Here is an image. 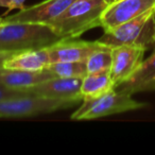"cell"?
<instances>
[{"instance_id": "6da1fadb", "label": "cell", "mask_w": 155, "mask_h": 155, "mask_svg": "<svg viewBox=\"0 0 155 155\" xmlns=\"http://www.w3.org/2000/svg\"><path fill=\"white\" fill-rule=\"evenodd\" d=\"M107 7L104 0H75L48 25L62 39L78 38L101 27L102 14Z\"/></svg>"}, {"instance_id": "7a4b0ae2", "label": "cell", "mask_w": 155, "mask_h": 155, "mask_svg": "<svg viewBox=\"0 0 155 155\" xmlns=\"http://www.w3.org/2000/svg\"><path fill=\"white\" fill-rule=\"evenodd\" d=\"M61 41L63 39L47 24L5 21L0 26V51L41 49Z\"/></svg>"}, {"instance_id": "3957f363", "label": "cell", "mask_w": 155, "mask_h": 155, "mask_svg": "<svg viewBox=\"0 0 155 155\" xmlns=\"http://www.w3.org/2000/svg\"><path fill=\"white\" fill-rule=\"evenodd\" d=\"M97 41L110 48L130 45L148 49L149 46L155 43V9L104 32Z\"/></svg>"}, {"instance_id": "277c9868", "label": "cell", "mask_w": 155, "mask_h": 155, "mask_svg": "<svg viewBox=\"0 0 155 155\" xmlns=\"http://www.w3.org/2000/svg\"><path fill=\"white\" fill-rule=\"evenodd\" d=\"M79 100L54 99L41 96L26 95L0 101V118H19L72 107Z\"/></svg>"}, {"instance_id": "5b68a950", "label": "cell", "mask_w": 155, "mask_h": 155, "mask_svg": "<svg viewBox=\"0 0 155 155\" xmlns=\"http://www.w3.org/2000/svg\"><path fill=\"white\" fill-rule=\"evenodd\" d=\"M146 48L122 45L112 48V66L110 75L115 87L127 81L143 61Z\"/></svg>"}, {"instance_id": "8992f818", "label": "cell", "mask_w": 155, "mask_h": 155, "mask_svg": "<svg viewBox=\"0 0 155 155\" xmlns=\"http://www.w3.org/2000/svg\"><path fill=\"white\" fill-rule=\"evenodd\" d=\"M147 105L148 104L144 102L134 100L130 94L116 91V88H114L98 98L93 107L82 117V120H91L115 114H121L129 110H140L147 107Z\"/></svg>"}, {"instance_id": "52a82bcc", "label": "cell", "mask_w": 155, "mask_h": 155, "mask_svg": "<svg viewBox=\"0 0 155 155\" xmlns=\"http://www.w3.org/2000/svg\"><path fill=\"white\" fill-rule=\"evenodd\" d=\"M153 9L155 0H118L103 12L101 27L107 32Z\"/></svg>"}, {"instance_id": "ba28073f", "label": "cell", "mask_w": 155, "mask_h": 155, "mask_svg": "<svg viewBox=\"0 0 155 155\" xmlns=\"http://www.w3.org/2000/svg\"><path fill=\"white\" fill-rule=\"evenodd\" d=\"M82 78H52L39 84L27 88L29 95L41 96L54 99L83 100L81 93Z\"/></svg>"}, {"instance_id": "9c48e42d", "label": "cell", "mask_w": 155, "mask_h": 155, "mask_svg": "<svg viewBox=\"0 0 155 155\" xmlns=\"http://www.w3.org/2000/svg\"><path fill=\"white\" fill-rule=\"evenodd\" d=\"M104 45L98 41H87L77 38L63 39L48 47L50 62H86L88 58Z\"/></svg>"}, {"instance_id": "30bf717a", "label": "cell", "mask_w": 155, "mask_h": 155, "mask_svg": "<svg viewBox=\"0 0 155 155\" xmlns=\"http://www.w3.org/2000/svg\"><path fill=\"white\" fill-rule=\"evenodd\" d=\"M75 0H46L38 5L25 8L18 13L5 16V22H38L49 24L62 14Z\"/></svg>"}, {"instance_id": "8fae6325", "label": "cell", "mask_w": 155, "mask_h": 155, "mask_svg": "<svg viewBox=\"0 0 155 155\" xmlns=\"http://www.w3.org/2000/svg\"><path fill=\"white\" fill-rule=\"evenodd\" d=\"M116 88L130 95L140 91H155V48L153 53L147 60L142 61L129 80Z\"/></svg>"}, {"instance_id": "7c38bea8", "label": "cell", "mask_w": 155, "mask_h": 155, "mask_svg": "<svg viewBox=\"0 0 155 155\" xmlns=\"http://www.w3.org/2000/svg\"><path fill=\"white\" fill-rule=\"evenodd\" d=\"M52 78L55 75L47 68L38 71L0 68V83L10 88L27 89Z\"/></svg>"}, {"instance_id": "4fadbf2b", "label": "cell", "mask_w": 155, "mask_h": 155, "mask_svg": "<svg viewBox=\"0 0 155 155\" xmlns=\"http://www.w3.org/2000/svg\"><path fill=\"white\" fill-rule=\"evenodd\" d=\"M48 48L25 50L13 53L3 64V68L17 70L38 71L47 68L50 64Z\"/></svg>"}, {"instance_id": "5bb4252c", "label": "cell", "mask_w": 155, "mask_h": 155, "mask_svg": "<svg viewBox=\"0 0 155 155\" xmlns=\"http://www.w3.org/2000/svg\"><path fill=\"white\" fill-rule=\"evenodd\" d=\"M116 88L110 79V71L87 73L82 81L81 93L84 97L99 98L112 89Z\"/></svg>"}, {"instance_id": "9a60e30c", "label": "cell", "mask_w": 155, "mask_h": 155, "mask_svg": "<svg viewBox=\"0 0 155 155\" xmlns=\"http://www.w3.org/2000/svg\"><path fill=\"white\" fill-rule=\"evenodd\" d=\"M47 69L58 78H84L87 74L86 62L50 63Z\"/></svg>"}, {"instance_id": "2e32d148", "label": "cell", "mask_w": 155, "mask_h": 155, "mask_svg": "<svg viewBox=\"0 0 155 155\" xmlns=\"http://www.w3.org/2000/svg\"><path fill=\"white\" fill-rule=\"evenodd\" d=\"M86 65L88 73L110 71L112 66V48L103 46L101 49L95 51L86 61Z\"/></svg>"}, {"instance_id": "e0dca14e", "label": "cell", "mask_w": 155, "mask_h": 155, "mask_svg": "<svg viewBox=\"0 0 155 155\" xmlns=\"http://www.w3.org/2000/svg\"><path fill=\"white\" fill-rule=\"evenodd\" d=\"M29 95L27 89H16V88H10L5 85L0 83V101L10 98L15 97H21V96Z\"/></svg>"}, {"instance_id": "ac0fdd59", "label": "cell", "mask_w": 155, "mask_h": 155, "mask_svg": "<svg viewBox=\"0 0 155 155\" xmlns=\"http://www.w3.org/2000/svg\"><path fill=\"white\" fill-rule=\"evenodd\" d=\"M25 1L26 0H0V7L7 8L8 12L15 9H18L20 11V10H24L26 8L25 7ZM8 12L5 14V16L8 14Z\"/></svg>"}, {"instance_id": "d6986e66", "label": "cell", "mask_w": 155, "mask_h": 155, "mask_svg": "<svg viewBox=\"0 0 155 155\" xmlns=\"http://www.w3.org/2000/svg\"><path fill=\"white\" fill-rule=\"evenodd\" d=\"M15 52H5V51H0V68H2L3 64L7 61V58H9Z\"/></svg>"}, {"instance_id": "ffe728a7", "label": "cell", "mask_w": 155, "mask_h": 155, "mask_svg": "<svg viewBox=\"0 0 155 155\" xmlns=\"http://www.w3.org/2000/svg\"><path fill=\"white\" fill-rule=\"evenodd\" d=\"M104 1H105L108 5H113V3L116 2V1H118V0H104Z\"/></svg>"}, {"instance_id": "44dd1931", "label": "cell", "mask_w": 155, "mask_h": 155, "mask_svg": "<svg viewBox=\"0 0 155 155\" xmlns=\"http://www.w3.org/2000/svg\"><path fill=\"white\" fill-rule=\"evenodd\" d=\"M5 22V17H0V26Z\"/></svg>"}, {"instance_id": "7402d4cb", "label": "cell", "mask_w": 155, "mask_h": 155, "mask_svg": "<svg viewBox=\"0 0 155 155\" xmlns=\"http://www.w3.org/2000/svg\"><path fill=\"white\" fill-rule=\"evenodd\" d=\"M153 46H154V48H155V43H154V45H153Z\"/></svg>"}]
</instances>
